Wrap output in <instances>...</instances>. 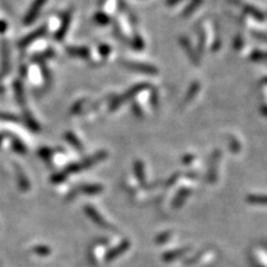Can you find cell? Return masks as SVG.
<instances>
[{"label": "cell", "instance_id": "cell-1", "mask_svg": "<svg viewBox=\"0 0 267 267\" xmlns=\"http://www.w3.org/2000/svg\"><path fill=\"white\" fill-rule=\"evenodd\" d=\"M10 68V46L6 39H3L2 45H0V79L8 75Z\"/></svg>", "mask_w": 267, "mask_h": 267}, {"label": "cell", "instance_id": "cell-2", "mask_svg": "<svg viewBox=\"0 0 267 267\" xmlns=\"http://www.w3.org/2000/svg\"><path fill=\"white\" fill-rule=\"evenodd\" d=\"M47 31H48L47 24L42 25L41 27H38L37 29L28 33V35H26L24 38H21L17 46L21 49H25L28 46H30L33 42H36V41H38V39H41L42 37H44L47 33Z\"/></svg>", "mask_w": 267, "mask_h": 267}, {"label": "cell", "instance_id": "cell-3", "mask_svg": "<svg viewBox=\"0 0 267 267\" xmlns=\"http://www.w3.org/2000/svg\"><path fill=\"white\" fill-rule=\"evenodd\" d=\"M46 4H47V0H33L29 9H28V11L24 17V20H22L24 25L26 26L31 25L32 22L38 18V16L41 15L43 7Z\"/></svg>", "mask_w": 267, "mask_h": 267}, {"label": "cell", "instance_id": "cell-4", "mask_svg": "<svg viewBox=\"0 0 267 267\" xmlns=\"http://www.w3.org/2000/svg\"><path fill=\"white\" fill-rule=\"evenodd\" d=\"M72 8H68L61 16V22L58 28V30L55 33V39L57 42H61L65 38L66 33L68 31V28L70 26L71 18H72Z\"/></svg>", "mask_w": 267, "mask_h": 267}, {"label": "cell", "instance_id": "cell-5", "mask_svg": "<svg viewBox=\"0 0 267 267\" xmlns=\"http://www.w3.org/2000/svg\"><path fill=\"white\" fill-rule=\"evenodd\" d=\"M13 88H14V95H15L17 103L21 106V108H25L26 107V95H25L24 85H22L20 79H16L13 84Z\"/></svg>", "mask_w": 267, "mask_h": 267}, {"label": "cell", "instance_id": "cell-6", "mask_svg": "<svg viewBox=\"0 0 267 267\" xmlns=\"http://www.w3.org/2000/svg\"><path fill=\"white\" fill-rule=\"evenodd\" d=\"M55 54H56V53H55V50H54V49L48 48V49H46V50H44V52L37 53V54L33 55V56L31 57V61L33 62V64H36V62H37V64L43 65L44 62H46L47 60L54 58V57H55Z\"/></svg>", "mask_w": 267, "mask_h": 267}, {"label": "cell", "instance_id": "cell-7", "mask_svg": "<svg viewBox=\"0 0 267 267\" xmlns=\"http://www.w3.org/2000/svg\"><path fill=\"white\" fill-rule=\"evenodd\" d=\"M22 113H24L25 122H26V124H27V126H28V127H29L31 130H33V132H36V130H39V129H41V127H39V124L37 123L36 119L32 117V115L30 113V111L27 109V107L22 108Z\"/></svg>", "mask_w": 267, "mask_h": 267}, {"label": "cell", "instance_id": "cell-8", "mask_svg": "<svg viewBox=\"0 0 267 267\" xmlns=\"http://www.w3.org/2000/svg\"><path fill=\"white\" fill-rule=\"evenodd\" d=\"M67 53L68 55L81 57V58H87L89 56V50L86 47H68Z\"/></svg>", "mask_w": 267, "mask_h": 267}, {"label": "cell", "instance_id": "cell-9", "mask_svg": "<svg viewBox=\"0 0 267 267\" xmlns=\"http://www.w3.org/2000/svg\"><path fill=\"white\" fill-rule=\"evenodd\" d=\"M41 70H42V76L44 78V87H49L53 83V75L50 70L48 69V67L46 65H41Z\"/></svg>", "mask_w": 267, "mask_h": 267}, {"label": "cell", "instance_id": "cell-10", "mask_svg": "<svg viewBox=\"0 0 267 267\" xmlns=\"http://www.w3.org/2000/svg\"><path fill=\"white\" fill-rule=\"evenodd\" d=\"M0 119L2 121H7V122H18V117H16L15 115H11V113L7 112H0Z\"/></svg>", "mask_w": 267, "mask_h": 267}, {"label": "cell", "instance_id": "cell-11", "mask_svg": "<svg viewBox=\"0 0 267 267\" xmlns=\"http://www.w3.org/2000/svg\"><path fill=\"white\" fill-rule=\"evenodd\" d=\"M13 146L14 148L17 152H20V154H24L25 152V146L21 144L20 140H17V139H14V143H13Z\"/></svg>", "mask_w": 267, "mask_h": 267}, {"label": "cell", "instance_id": "cell-12", "mask_svg": "<svg viewBox=\"0 0 267 267\" xmlns=\"http://www.w3.org/2000/svg\"><path fill=\"white\" fill-rule=\"evenodd\" d=\"M8 29V24L5 20H0V33H4Z\"/></svg>", "mask_w": 267, "mask_h": 267}, {"label": "cell", "instance_id": "cell-13", "mask_svg": "<svg viewBox=\"0 0 267 267\" xmlns=\"http://www.w3.org/2000/svg\"><path fill=\"white\" fill-rule=\"evenodd\" d=\"M48 248L46 247H44V246H41V247H36L35 248V252L36 253H39V254H42V255H45V254H48L49 251H47Z\"/></svg>", "mask_w": 267, "mask_h": 267}, {"label": "cell", "instance_id": "cell-14", "mask_svg": "<svg viewBox=\"0 0 267 267\" xmlns=\"http://www.w3.org/2000/svg\"><path fill=\"white\" fill-rule=\"evenodd\" d=\"M20 72H21V75L22 76H26L27 75V67L26 66H21V68H20Z\"/></svg>", "mask_w": 267, "mask_h": 267}, {"label": "cell", "instance_id": "cell-15", "mask_svg": "<svg viewBox=\"0 0 267 267\" xmlns=\"http://www.w3.org/2000/svg\"><path fill=\"white\" fill-rule=\"evenodd\" d=\"M2 140H3V136H0V144H2Z\"/></svg>", "mask_w": 267, "mask_h": 267}]
</instances>
